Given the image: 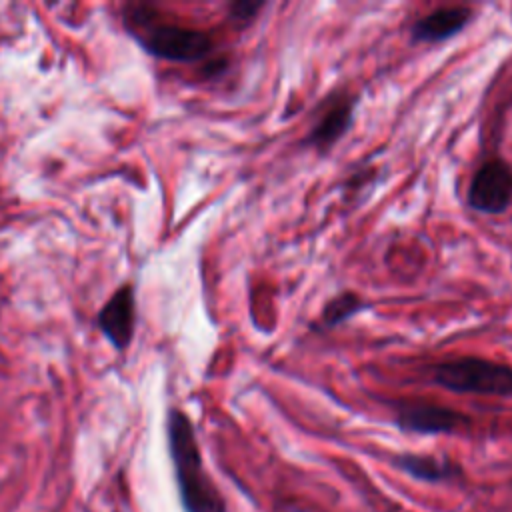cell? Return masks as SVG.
<instances>
[{
  "instance_id": "1",
  "label": "cell",
  "mask_w": 512,
  "mask_h": 512,
  "mask_svg": "<svg viewBox=\"0 0 512 512\" xmlns=\"http://www.w3.org/2000/svg\"><path fill=\"white\" fill-rule=\"evenodd\" d=\"M122 24L140 48L168 62H200L214 50L208 32L164 20L160 10L146 2H130L122 8Z\"/></svg>"
},
{
  "instance_id": "2",
  "label": "cell",
  "mask_w": 512,
  "mask_h": 512,
  "mask_svg": "<svg viewBox=\"0 0 512 512\" xmlns=\"http://www.w3.org/2000/svg\"><path fill=\"white\" fill-rule=\"evenodd\" d=\"M166 432L182 508L186 512H226V500L204 468L190 418L182 410L170 408Z\"/></svg>"
},
{
  "instance_id": "3",
  "label": "cell",
  "mask_w": 512,
  "mask_h": 512,
  "mask_svg": "<svg viewBox=\"0 0 512 512\" xmlns=\"http://www.w3.org/2000/svg\"><path fill=\"white\" fill-rule=\"evenodd\" d=\"M432 382L458 394L512 396V368L478 356L440 362L432 370Z\"/></svg>"
},
{
  "instance_id": "4",
  "label": "cell",
  "mask_w": 512,
  "mask_h": 512,
  "mask_svg": "<svg viewBox=\"0 0 512 512\" xmlns=\"http://www.w3.org/2000/svg\"><path fill=\"white\" fill-rule=\"evenodd\" d=\"M512 202V168L502 158L486 160L472 176L468 204L476 212L500 214Z\"/></svg>"
},
{
  "instance_id": "5",
  "label": "cell",
  "mask_w": 512,
  "mask_h": 512,
  "mask_svg": "<svg viewBox=\"0 0 512 512\" xmlns=\"http://www.w3.org/2000/svg\"><path fill=\"white\" fill-rule=\"evenodd\" d=\"M394 420L400 430L414 434H448L470 422L466 414L426 400L398 402Z\"/></svg>"
},
{
  "instance_id": "6",
  "label": "cell",
  "mask_w": 512,
  "mask_h": 512,
  "mask_svg": "<svg viewBox=\"0 0 512 512\" xmlns=\"http://www.w3.org/2000/svg\"><path fill=\"white\" fill-rule=\"evenodd\" d=\"M96 326L116 350L130 346L136 328V296L130 282L122 284L98 310Z\"/></svg>"
},
{
  "instance_id": "7",
  "label": "cell",
  "mask_w": 512,
  "mask_h": 512,
  "mask_svg": "<svg viewBox=\"0 0 512 512\" xmlns=\"http://www.w3.org/2000/svg\"><path fill=\"white\" fill-rule=\"evenodd\" d=\"M358 98L350 94H332L310 132L304 136L302 144L326 154L352 126L354 106Z\"/></svg>"
},
{
  "instance_id": "8",
  "label": "cell",
  "mask_w": 512,
  "mask_h": 512,
  "mask_svg": "<svg viewBox=\"0 0 512 512\" xmlns=\"http://www.w3.org/2000/svg\"><path fill=\"white\" fill-rule=\"evenodd\" d=\"M470 20L472 10L468 6H442L418 18L410 28V36L414 42L424 44L444 42L460 34L470 24Z\"/></svg>"
},
{
  "instance_id": "9",
  "label": "cell",
  "mask_w": 512,
  "mask_h": 512,
  "mask_svg": "<svg viewBox=\"0 0 512 512\" xmlns=\"http://www.w3.org/2000/svg\"><path fill=\"white\" fill-rule=\"evenodd\" d=\"M392 462L404 474L422 482H446L460 476L456 462L432 454H398Z\"/></svg>"
},
{
  "instance_id": "10",
  "label": "cell",
  "mask_w": 512,
  "mask_h": 512,
  "mask_svg": "<svg viewBox=\"0 0 512 512\" xmlns=\"http://www.w3.org/2000/svg\"><path fill=\"white\" fill-rule=\"evenodd\" d=\"M366 308V302L356 292H342L330 298L320 314V324L324 328H334L348 322L352 316L360 314Z\"/></svg>"
},
{
  "instance_id": "11",
  "label": "cell",
  "mask_w": 512,
  "mask_h": 512,
  "mask_svg": "<svg viewBox=\"0 0 512 512\" xmlns=\"http://www.w3.org/2000/svg\"><path fill=\"white\" fill-rule=\"evenodd\" d=\"M264 8V2H252V0H238L230 4V18L242 24H248L256 18V14Z\"/></svg>"
}]
</instances>
